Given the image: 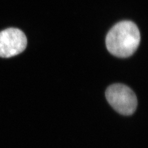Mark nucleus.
<instances>
[{
	"mask_svg": "<svg viewBox=\"0 0 148 148\" xmlns=\"http://www.w3.org/2000/svg\"><path fill=\"white\" fill-rule=\"evenodd\" d=\"M106 97L119 114L130 115L135 112L138 104L136 96L127 85L116 83L109 86L106 91Z\"/></svg>",
	"mask_w": 148,
	"mask_h": 148,
	"instance_id": "2",
	"label": "nucleus"
},
{
	"mask_svg": "<svg viewBox=\"0 0 148 148\" xmlns=\"http://www.w3.org/2000/svg\"><path fill=\"white\" fill-rule=\"evenodd\" d=\"M27 45V37L19 29L9 28L0 32V57L14 56L24 51Z\"/></svg>",
	"mask_w": 148,
	"mask_h": 148,
	"instance_id": "3",
	"label": "nucleus"
},
{
	"mask_svg": "<svg viewBox=\"0 0 148 148\" xmlns=\"http://www.w3.org/2000/svg\"><path fill=\"white\" fill-rule=\"evenodd\" d=\"M140 33L136 25L124 21L115 24L106 36V45L110 53L125 58L134 54L140 42Z\"/></svg>",
	"mask_w": 148,
	"mask_h": 148,
	"instance_id": "1",
	"label": "nucleus"
}]
</instances>
